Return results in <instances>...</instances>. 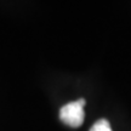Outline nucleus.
I'll return each mask as SVG.
<instances>
[{"mask_svg": "<svg viewBox=\"0 0 131 131\" xmlns=\"http://www.w3.org/2000/svg\"><path fill=\"white\" fill-rule=\"evenodd\" d=\"M85 98H80L73 102L64 104L60 109V119L61 122L70 127H79L83 125L85 119Z\"/></svg>", "mask_w": 131, "mask_h": 131, "instance_id": "f257e3e1", "label": "nucleus"}, {"mask_svg": "<svg viewBox=\"0 0 131 131\" xmlns=\"http://www.w3.org/2000/svg\"><path fill=\"white\" fill-rule=\"evenodd\" d=\"M89 131H113L107 119H100L91 126Z\"/></svg>", "mask_w": 131, "mask_h": 131, "instance_id": "f03ea898", "label": "nucleus"}]
</instances>
